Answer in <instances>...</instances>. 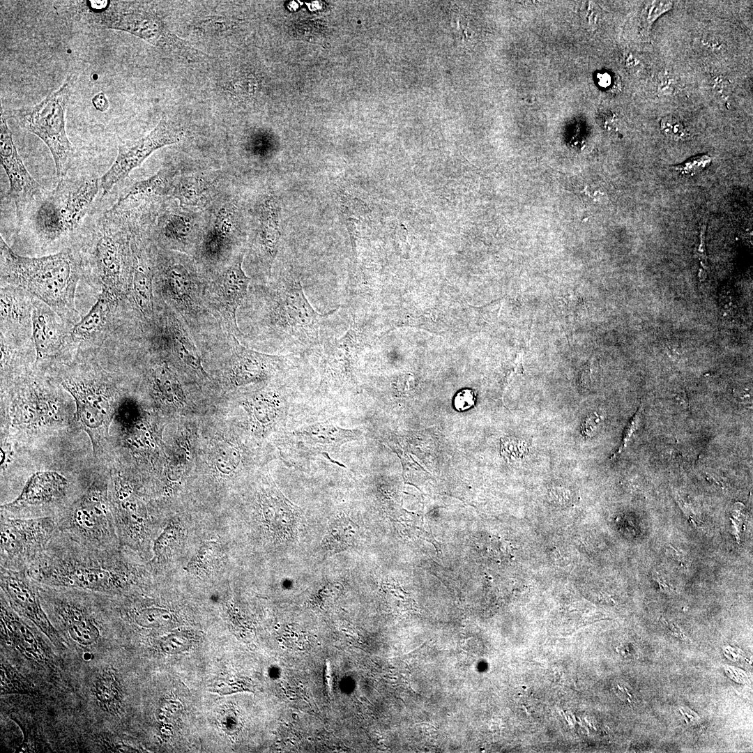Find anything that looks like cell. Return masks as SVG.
<instances>
[{"label": "cell", "mask_w": 753, "mask_h": 753, "mask_svg": "<svg viewBox=\"0 0 753 753\" xmlns=\"http://www.w3.org/2000/svg\"><path fill=\"white\" fill-rule=\"evenodd\" d=\"M660 130L667 137L675 141L684 140L689 136L687 130L676 118L666 116L660 121Z\"/></svg>", "instance_id": "cell-32"}, {"label": "cell", "mask_w": 753, "mask_h": 753, "mask_svg": "<svg viewBox=\"0 0 753 753\" xmlns=\"http://www.w3.org/2000/svg\"><path fill=\"white\" fill-rule=\"evenodd\" d=\"M260 502L267 522L284 537L292 535L303 518L302 510L276 488L263 494Z\"/></svg>", "instance_id": "cell-20"}, {"label": "cell", "mask_w": 753, "mask_h": 753, "mask_svg": "<svg viewBox=\"0 0 753 753\" xmlns=\"http://www.w3.org/2000/svg\"><path fill=\"white\" fill-rule=\"evenodd\" d=\"M476 396L471 389H464L457 393L454 399V406L458 411H465L475 404Z\"/></svg>", "instance_id": "cell-37"}, {"label": "cell", "mask_w": 753, "mask_h": 753, "mask_svg": "<svg viewBox=\"0 0 753 753\" xmlns=\"http://www.w3.org/2000/svg\"><path fill=\"white\" fill-rule=\"evenodd\" d=\"M132 291L138 306L144 312L151 308V278L150 273L142 264L135 262L132 275Z\"/></svg>", "instance_id": "cell-27"}, {"label": "cell", "mask_w": 753, "mask_h": 753, "mask_svg": "<svg viewBox=\"0 0 753 753\" xmlns=\"http://www.w3.org/2000/svg\"><path fill=\"white\" fill-rule=\"evenodd\" d=\"M92 103L94 107L100 112H105L109 106L108 99L103 92L96 94L92 98Z\"/></svg>", "instance_id": "cell-42"}, {"label": "cell", "mask_w": 753, "mask_h": 753, "mask_svg": "<svg viewBox=\"0 0 753 753\" xmlns=\"http://www.w3.org/2000/svg\"><path fill=\"white\" fill-rule=\"evenodd\" d=\"M94 693L99 706L107 712L115 713L119 709L121 692L115 674L107 670L96 681Z\"/></svg>", "instance_id": "cell-24"}, {"label": "cell", "mask_w": 753, "mask_h": 753, "mask_svg": "<svg viewBox=\"0 0 753 753\" xmlns=\"http://www.w3.org/2000/svg\"><path fill=\"white\" fill-rule=\"evenodd\" d=\"M655 580L659 585L660 588L664 592L673 593L674 588L659 574H654Z\"/></svg>", "instance_id": "cell-45"}, {"label": "cell", "mask_w": 753, "mask_h": 753, "mask_svg": "<svg viewBox=\"0 0 753 753\" xmlns=\"http://www.w3.org/2000/svg\"><path fill=\"white\" fill-rule=\"evenodd\" d=\"M710 162L711 158L706 154H702L693 156L684 162L674 166L673 168L683 175L692 176L700 173Z\"/></svg>", "instance_id": "cell-33"}, {"label": "cell", "mask_w": 753, "mask_h": 753, "mask_svg": "<svg viewBox=\"0 0 753 753\" xmlns=\"http://www.w3.org/2000/svg\"><path fill=\"white\" fill-rule=\"evenodd\" d=\"M208 188V183L202 177L188 176L179 181L174 194L182 205L194 206L203 199Z\"/></svg>", "instance_id": "cell-26"}, {"label": "cell", "mask_w": 753, "mask_h": 753, "mask_svg": "<svg viewBox=\"0 0 753 753\" xmlns=\"http://www.w3.org/2000/svg\"><path fill=\"white\" fill-rule=\"evenodd\" d=\"M0 585L13 610L30 620L52 641L60 642L61 637L42 607L39 584L26 571L0 567Z\"/></svg>", "instance_id": "cell-14"}, {"label": "cell", "mask_w": 753, "mask_h": 753, "mask_svg": "<svg viewBox=\"0 0 753 753\" xmlns=\"http://www.w3.org/2000/svg\"><path fill=\"white\" fill-rule=\"evenodd\" d=\"M57 531L86 546L120 547L108 492V480H95L56 519Z\"/></svg>", "instance_id": "cell-5"}, {"label": "cell", "mask_w": 753, "mask_h": 753, "mask_svg": "<svg viewBox=\"0 0 753 753\" xmlns=\"http://www.w3.org/2000/svg\"><path fill=\"white\" fill-rule=\"evenodd\" d=\"M40 585L114 596L132 583L134 572L120 547L95 548L57 531L41 558L27 571Z\"/></svg>", "instance_id": "cell-1"}, {"label": "cell", "mask_w": 753, "mask_h": 753, "mask_svg": "<svg viewBox=\"0 0 753 753\" xmlns=\"http://www.w3.org/2000/svg\"><path fill=\"white\" fill-rule=\"evenodd\" d=\"M662 621L667 627V628L676 636L682 638V639H684L685 638V635L683 634L681 630L679 629L678 627H677V625L663 618H662Z\"/></svg>", "instance_id": "cell-46"}, {"label": "cell", "mask_w": 753, "mask_h": 753, "mask_svg": "<svg viewBox=\"0 0 753 753\" xmlns=\"http://www.w3.org/2000/svg\"><path fill=\"white\" fill-rule=\"evenodd\" d=\"M675 499L690 523L694 525V526H698L700 522L690 505L686 503L678 494H676Z\"/></svg>", "instance_id": "cell-39"}, {"label": "cell", "mask_w": 753, "mask_h": 753, "mask_svg": "<svg viewBox=\"0 0 753 753\" xmlns=\"http://www.w3.org/2000/svg\"><path fill=\"white\" fill-rule=\"evenodd\" d=\"M114 303V294L104 289L88 313L73 326L70 333L71 337L75 340H86L100 334L109 321Z\"/></svg>", "instance_id": "cell-22"}, {"label": "cell", "mask_w": 753, "mask_h": 753, "mask_svg": "<svg viewBox=\"0 0 753 753\" xmlns=\"http://www.w3.org/2000/svg\"><path fill=\"white\" fill-rule=\"evenodd\" d=\"M623 61L626 68L630 70L637 68L639 66V60L632 53H626Z\"/></svg>", "instance_id": "cell-43"}, {"label": "cell", "mask_w": 753, "mask_h": 753, "mask_svg": "<svg viewBox=\"0 0 753 753\" xmlns=\"http://www.w3.org/2000/svg\"><path fill=\"white\" fill-rule=\"evenodd\" d=\"M114 218L107 212L96 226L94 258L104 289L114 294L120 288L125 270V245Z\"/></svg>", "instance_id": "cell-15"}, {"label": "cell", "mask_w": 753, "mask_h": 753, "mask_svg": "<svg viewBox=\"0 0 753 753\" xmlns=\"http://www.w3.org/2000/svg\"><path fill=\"white\" fill-rule=\"evenodd\" d=\"M254 431L266 434L286 420L289 413V397L277 390L254 394L245 402Z\"/></svg>", "instance_id": "cell-18"}, {"label": "cell", "mask_w": 753, "mask_h": 753, "mask_svg": "<svg viewBox=\"0 0 753 753\" xmlns=\"http://www.w3.org/2000/svg\"><path fill=\"white\" fill-rule=\"evenodd\" d=\"M22 303L13 294L1 290V323L12 324L20 323L23 318Z\"/></svg>", "instance_id": "cell-28"}, {"label": "cell", "mask_w": 753, "mask_h": 753, "mask_svg": "<svg viewBox=\"0 0 753 753\" xmlns=\"http://www.w3.org/2000/svg\"><path fill=\"white\" fill-rule=\"evenodd\" d=\"M0 567L27 571L43 555L57 530L50 517L20 518L1 514Z\"/></svg>", "instance_id": "cell-8"}, {"label": "cell", "mask_w": 753, "mask_h": 753, "mask_svg": "<svg viewBox=\"0 0 753 753\" xmlns=\"http://www.w3.org/2000/svg\"><path fill=\"white\" fill-rule=\"evenodd\" d=\"M216 547L213 546L211 544H206L199 551L195 559L192 560L190 565L197 568H206L209 564H213L215 558Z\"/></svg>", "instance_id": "cell-36"}, {"label": "cell", "mask_w": 753, "mask_h": 753, "mask_svg": "<svg viewBox=\"0 0 753 753\" xmlns=\"http://www.w3.org/2000/svg\"><path fill=\"white\" fill-rule=\"evenodd\" d=\"M706 229V225H703L701 229L700 234V244L697 250V254L701 261V265L703 266L704 269H708V261L706 252L705 245V232Z\"/></svg>", "instance_id": "cell-40"}, {"label": "cell", "mask_w": 753, "mask_h": 753, "mask_svg": "<svg viewBox=\"0 0 753 753\" xmlns=\"http://www.w3.org/2000/svg\"><path fill=\"white\" fill-rule=\"evenodd\" d=\"M56 314L43 303L36 305L32 310V337L38 360L53 356L61 347L63 332Z\"/></svg>", "instance_id": "cell-19"}, {"label": "cell", "mask_w": 753, "mask_h": 753, "mask_svg": "<svg viewBox=\"0 0 753 753\" xmlns=\"http://www.w3.org/2000/svg\"><path fill=\"white\" fill-rule=\"evenodd\" d=\"M100 179L68 175L58 180L53 191L36 201L31 220L36 234L46 243L55 241L75 230L98 193Z\"/></svg>", "instance_id": "cell-4"}, {"label": "cell", "mask_w": 753, "mask_h": 753, "mask_svg": "<svg viewBox=\"0 0 753 753\" xmlns=\"http://www.w3.org/2000/svg\"><path fill=\"white\" fill-rule=\"evenodd\" d=\"M598 78L599 84L603 87L608 86L611 83V77L607 73L600 74Z\"/></svg>", "instance_id": "cell-47"}, {"label": "cell", "mask_w": 753, "mask_h": 753, "mask_svg": "<svg viewBox=\"0 0 753 753\" xmlns=\"http://www.w3.org/2000/svg\"><path fill=\"white\" fill-rule=\"evenodd\" d=\"M354 525L344 517L333 519L328 528L323 547L328 551L337 552L351 546L355 534Z\"/></svg>", "instance_id": "cell-25"}, {"label": "cell", "mask_w": 753, "mask_h": 753, "mask_svg": "<svg viewBox=\"0 0 753 753\" xmlns=\"http://www.w3.org/2000/svg\"><path fill=\"white\" fill-rule=\"evenodd\" d=\"M69 492L70 482L61 473L37 471L17 496L1 505V514L20 518L50 517L56 520L72 503Z\"/></svg>", "instance_id": "cell-10"}, {"label": "cell", "mask_w": 753, "mask_h": 753, "mask_svg": "<svg viewBox=\"0 0 753 753\" xmlns=\"http://www.w3.org/2000/svg\"><path fill=\"white\" fill-rule=\"evenodd\" d=\"M188 221V218L182 215H173L165 225V235L176 241L185 240L190 232Z\"/></svg>", "instance_id": "cell-31"}, {"label": "cell", "mask_w": 753, "mask_h": 753, "mask_svg": "<svg viewBox=\"0 0 753 753\" xmlns=\"http://www.w3.org/2000/svg\"><path fill=\"white\" fill-rule=\"evenodd\" d=\"M673 2L670 1H648L645 2L641 13V24L646 31L650 30L653 23L662 15L670 10Z\"/></svg>", "instance_id": "cell-29"}, {"label": "cell", "mask_w": 753, "mask_h": 753, "mask_svg": "<svg viewBox=\"0 0 753 753\" xmlns=\"http://www.w3.org/2000/svg\"><path fill=\"white\" fill-rule=\"evenodd\" d=\"M184 131L167 117H163L146 135L119 145L118 153L109 169L100 178L102 196L124 179L156 150L178 143L184 138Z\"/></svg>", "instance_id": "cell-12"}, {"label": "cell", "mask_w": 753, "mask_h": 753, "mask_svg": "<svg viewBox=\"0 0 753 753\" xmlns=\"http://www.w3.org/2000/svg\"><path fill=\"white\" fill-rule=\"evenodd\" d=\"M600 417L593 415L586 421L585 427L586 433L592 434L596 429L600 423Z\"/></svg>", "instance_id": "cell-44"}, {"label": "cell", "mask_w": 753, "mask_h": 753, "mask_svg": "<svg viewBox=\"0 0 753 753\" xmlns=\"http://www.w3.org/2000/svg\"><path fill=\"white\" fill-rule=\"evenodd\" d=\"M61 385L74 399L76 420L89 436L94 452H98L108 436L115 411L109 383L90 376H70Z\"/></svg>", "instance_id": "cell-9"}, {"label": "cell", "mask_w": 753, "mask_h": 753, "mask_svg": "<svg viewBox=\"0 0 753 753\" xmlns=\"http://www.w3.org/2000/svg\"><path fill=\"white\" fill-rule=\"evenodd\" d=\"M1 597V631L26 655L36 660L43 659L38 642L31 628L6 606V601L2 595Z\"/></svg>", "instance_id": "cell-21"}, {"label": "cell", "mask_w": 753, "mask_h": 753, "mask_svg": "<svg viewBox=\"0 0 753 753\" xmlns=\"http://www.w3.org/2000/svg\"><path fill=\"white\" fill-rule=\"evenodd\" d=\"M1 277L36 296L63 317L74 310L79 267L69 251L40 257L15 253L0 237Z\"/></svg>", "instance_id": "cell-2"}, {"label": "cell", "mask_w": 753, "mask_h": 753, "mask_svg": "<svg viewBox=\"0 0 753 753\" xmlns=\"http://www.w3.org/2000/svg\"><path fill=\"white\" fill-rule=\"evenodd\" d=\"M273 320L290 339L302 346L319 344L321 323L331 312L320 314L311 306L303 292L300 280L288 276L275 292Z\"/></svg>", "instance_id": "cell-11"}, {"label": "cell", "mask_w": 753, "mask_h": 753, "mask_svg": "<svg viewBox=\"0 0 753 753\" xmlns=\"http://www.w3.org/2000/svg\"><path fill=\"white\" fill-rule=\"evenodd\" d=\"M666 553L669 557L680 563L683 567L688 566L689 561L683 552L670 545L667 548Z\"/></svg>", "instance_id": "cell-41"}, {"label": "cell", "mask_w": 753, "mask_h": 753, "mask_svg": "<svg viewBox=\"0 0 753 753\" xmlns=\"http://www.w3.org/2000/svg\"><path fill=\"white\" fill-rule=\"evenodd\" d=\"M352 330L322 348L319 363L318 390L324 395L344 396L352 376Z\"/></svg>", "instance_id": "cell-16"}, {"label": "cell", "mask_w": 753, "mask_h": 753, "mask_svg": "<svg viewBox=\"0 0 753 753\" xmlns=\"http://www.w3.org/2000/svg\"><path fill=\"white\" fill-rule=\"evenodd\" d=\"M71 77L36 105L13 112L24 129L38 137L48 147L55 163L58 180L66 176L75 158V149L66 129V110L72 91Z\"/></svg>", "instance_id": "cell-6"}, {"label": "cell", "mask_w": 753, "mask_h": 753, "mask_svg": "<svg viewBox=\"0 0 753 753\" xmlns=\"http://www.w3.org/2000/svg\"><path fill=\"white\" fill-rule=\"evenodd\" d=\"M241 264L242 256L224 271L219 288L221 301L236 325V312L248 292L250 282Z\"/></svg>", "instance_id": "cell-23"}, {"label": "cell", "mask_w": 753, "mask_h": 753, "mask_svg": "<svg viewBox=\"0 0 753 753\" xmlns=\"http://www.w3.org/2000/svg\"><path fill=\"white\" fill-rule=\"evenodd\" d=\"M174 346L181 358L195 369L201 370L199 358L190 343L183 337H175Z\"/></svg>", "instance_id": "cell-34"}, {"label": "cell", "mask_w": 753, "mask_h": 753, "mask_svg": "<svg viewBox=\"0 0 753 753\" xmlns=\"http://www.w3.org/2000/svg\"><path fill=\"white\" fill-rule=\"evenodd\" d=\"M602 124L607 132L618 133L621 130V121L616 114L609 113L603 116Z\"/></svg>", "instance_id": "cell-38"}, {"label": "cell", "mask_w": 753, "mask_h": 753, "mask_svg": "<svg viewBox=\"0 0 753 753\" xmlns=\"http://www.w3.org/2000/svg\"><path fill=\"white\" fill-rule=\"evenodd\" d=\"M642 410L643 406L642 405H640L631 420H630V422L628 423V424L627 425L623 433L621 443L617 450L611 456L610 459H615L619 455H621L628 446V444L629 443L632 435L637 430L641 420Z\"/></svg>", "instance_id": "cell-35"}, {"label": "cell", "mask_w": 753, "mask_h": 753, "mask_svg": "<svg viewBox=\"0 0 753 753\" xmlns=\"http://www.w3.org/2000/svg\"><path fill=\"white\" fill-rule=\"evenodd\" d=\"M360 435L359 430L342 427L331 419L314 420L284 432L279 449L284 461L294 466L317 461L340 465L332 457Z\"/></svg>", "instance_id": "cell-7"}, {"label": "cell", "mask_w": 753, "mask_h": 753, "mask_svg": "<svg viewBox=\"0 0 753 753\" xmlns=\"http://www.w3.org/2000/svg\"><path fill=\"white\" fill-rule=\"evenodd\" d=\"M0 158L9 181L8 197L15 206L19 225L24 220L29 206L38 201L45 194V189L31 176L21 159L13 135L1 112Z\"/></svg>", "instance_id": "cell-13"}, {"label": "cell", "mask_w": 753, "mask_h": 753, "mask_svg": "<svg viewBox=\"0 0 753 753\" xmlns=\"http://www.w3.org/2000/svg\"><path fill=\"white\" fill-rule=\"evenodd\" d=\"M167 613L166 610L157 607L142 608L135 612L134 620L140 627L155 628L165 622Z\"/></svg>", "instance_id": "cell-30"}, {"label": "cell", "mask_w": 753, "mask_h": 753, "mask_svg": "<svg viewBox=\"0 0 753 753\" xmlns=\"http://www.w3.org/2000/svg\"><path fill=\"white\" fill-rule=\"evenodd\" d=\"M59 399L39 388H29L18 396L11 408L14 425L24 428L53 426L63 421Z\"/></svg>", "instance_id": "cell-17"}, {"label": "cell", "mask_w": 753, "mask_h": 753, "mask_svg": "<svg viewBox=\"0 0 753 753\" xmlns=\"http://www.w3.org/2000/svg\"><path fill=\"white\" fill-rule=\"evenodd\" d=\"M77 3L82 18L93 27L126 31L188 61H198L201 57L198 50L174 34L147 4L109 0Z\"/></svg>", "instance_id": "cell-3"}]
</instances>
